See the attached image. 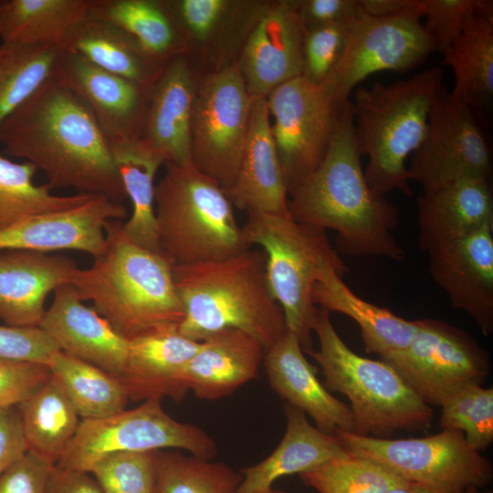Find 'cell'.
<instances>
[{
  "mask_svg": "<svg viewBox=\"0 0 493 493\" xmlns=\"http://www.w3.org/2000/svg\"><path fill=\"white\" fill-rule=\"evenodd\" d=\"M439 426L463 432L477 452L493 442V388L469 385L453 393L442 405Z\"/></svg>",
  "mask_w": 493,
  "mask_h": 493,
  "instance_id": "obj_42",
  "label": "cell"
},
{
  "mask_svg": "<svg viewBox=\"0 0 493 493\" xmlns=\"http://www.w3.org/2000/svg\"><path fill=\"white\" fill-rule=\"evenodd\" d=\"M416 320L409 345L381 360L424 403L441 406L458 390L483 385L490 373V356L468 332L441 320Z\"/></svg>",
  "mask_w": 493,
  "mask_h": 493,
  "instance_id": "obj_12",
  "label": "cell"
},
{
  "mask_svg": "<svg viewBox=\"0 0 493 493\" xmlns=\"http://www.w3.org/2000/svg\"><path fill=\"white\" fill-rule=\"evenodd\" d=\"M200 344L182 334L176 323L157 325L129 339L126 364L119 380L130 400L166 396L181 402L187 393L180 384V375Z\"/></svg>",
  "mask_w": 493,
  "mask_h": 493,
  "instance_id": "obj_23",
  "label": "cell"
},
{
  "mask_svg": "<svg viewBox=\"0 0 493 493\" xmlns=\"http://www.w3.org/2000/svg\"><path fill=\"white\" fill-rule=\"evenodd\" d=\"M60 52L52 46L0 45V126L55 74Z\"/></svg>",
  "mask_w": 493,
  "mask_h": 493,
  "instance_id": "obj_39",
  "label": "cell"
},
{
  "mask_svg": "<svg viewBox=\"0 0 493 493\" xmlns=\"http://www.w3.org/2000/svg\"><path fill=\"white\" fill-rule=\"evenodd\" d=\"M142 86L151 88L165 63L151 56L128 32L88 15L68 34L61 48Z\"/></svg>",
  "mask_w": 493,
  "mask_h": 493,
  "instance_id": "obj_31",
  "label": "cell"
},
{
  "mask_svg": "<svg viewBox=\"0 0 493 493\" xmlns=\"http://www.w3.org/2000/svg\"><path fill=\"white\" fill-rule=\"evenodd\" d=\"M443 56L456 79L452 99L474 112L488 107L493 95V16L477 11Z\"/></svg>",
  "mask_w": 493,
  "mask_h": 493,
  "instance_id": "obj_34",
  "label": "cell"
},
{
  "mask_svg": "<svg viewBox=\"0 0 493 493\" xmlns=\"http://www.w3.org/2000/svg\"><path fill=\"white\" fill-rule=\"evenodd\" d=\"M83 302L72 284L58 288L38 327L64 353L119 379L126 364L128 340Z\"/></svg>",
  "mask_w": 493,
  "mask_h": 493,
  "instance_id": "obj_21",
  "label": "cell"
},
{
  "mask_svg": "<svg viewBox=\"0 0 493 493\" xmlns=\"http://www.w3.org/2000/svg\"><path fill=\"white\" fill-rule=\"evenodd\" d=\"M463 493H492V492L491 491L482 492V491H480L478 488H477L475 487H470V488H467Z\"/></svg>",
  "mask_w": 493,
  "mask_h": 493,
  "instance_id": "obj_54",
  "label": "cell"
},
{
  "mask_svg": "<svg viewBox=\"0 0 493 493\" xmlns=\"http://www.w3.org/2000/svg\"><path fill=\"white\" fill-rule=\"evenodd\" d=\"M5 152L42 171L50 189L106 196L127 194L112 146L96 118L58 77H50L0 126Z\"/></svg>",
  "mask_w": 493,
  "mask_h": 493,
  "instance_id": "obj_1",
  "label": "cell"
},
{
  "mask_svg": "<svg viewBox=\"0 0 493 493\" xmlns=\"http://www.w3.org/2000/svg\"><path fill=\"white\" fill-rule=\"evenodd\" d=\"M50 378L51 372L47 364L0 361V409L18 405Z\"/></svg>",
  "mask_w": 493,
  "mask_h": 493,
  "instance_id": "obj_47",
  "label": "cell"
},
{
  "mask_svg": "<svg viewBox=\"0 0 493 493\" xmlns=\"http://www.w3.org/2000/svg\"><path fill=\"white\" fill-rule=\"evenodd\" d=\"M104 252L89 268H79L72 285L83 301L127 340L157 325L179 324L184 309L173 279V263L163 253L140 246L113 220L105 229Z\"/></svg>",
  "mask_w": 493,
  "mask_h": 493,
  "instance_id": "obj_4",
  "label": "cell"
},
{
  "mask_svg": "<svg viewBox=\"0 0 493 493\" xmlns=\"http://www.w3.org/2000/svg\"><path fill=\"white\" fill-rule=\"evenodd\" d=\"M155 451L111 453L89 472L103 493H156Z\"/></svg>",
  "mask_w": 493,
  "mask_h": 493,
  "instance_id": "obj_43",
  "label": "cell"
},
{
  "mask_svg": "<svg viewBox=\"0 0 493 493\" xmlns=\"http://www.w3.org/2000/svg\"><path fill=\"white\" fill-rule=\"evenodd\" d=\"M198 76L238 62L243 47L270 0H165Z\"/></svg>",
  "mask_w": 493,
  "mask_h": 493,
  "instance_id": "obj_16",
  "label": "cell"
},
{
  "mask_svg": "<svg viewBox=\"0 0 493 493\" xmlns=\"http://www.w3.org/2000/svg\"><path fill=\"white\" fill-rule=\"evenodd\" d=\"M16 407L28 452L57 465L81 422L66 393L51 377Z\"/></svg>",
  "mask_w": 493,
  "mask_h": 493,
  "instance_id": "obj_35",
  "label": "cell"
},
{
  "mask_svg": "<svg viewBox=\"0 0 493 493\" xmlns=\"http://www.w3.org/2000/svg\"><path fill=\"white\" fill-rule=\"evenodd\" d=\"M112 150L127 198L132 206L130 218L122 223V230L140 246L163 253L154 211V178L164 162L139 141Z\"/></svg>",
  "mask_w": 493,
  "mask_h": 493,
  "instance_id": "obj_36",
  "label": "cell"
},
{
  "mask_svg": "<svg viewBox=\"0 0 493 493\" xmlns=\"http://www.w3.org/2000/svg\"><path fill=\"white\" fill-rule=\"evenodd\" d=\"M386 493H430V492L415 484H413L411 482H406L404 484L392 488Z\"/></svg>",
  "mask_w": 493,
  "mask_h": 493,
  "instance_id": "obj_53",
  "label": "cell"
},
{
  "mask_svg": "<svg viewBox=\"0 0 493 493\" xmlns=\"http://www.w3.org/2000/svg\"><path fill=\"white\" fill-rule=\"evenodd\" d=\"M359 8V7H358ZM416 9L391 16H370L360 10L350 26L344 55L325 86L335 100H350L352 89L371 74L404 72L434 52Z\"/></svg>",
  "mask_w": 493,
  "mask_h": 493,
  "instance_id": "obj_15",
  "label": "cell"
},
{
  "mask_svg": "<svg viewBox=\"0 0 493 493\" xmlns=\"http://www.w3.org/2000/svg\"><path fill=\"white\" fill-rule=\"evenodd\" d=\"M254 100L237 63L199 76L191 115V163L223 189L236 178Z\"/></svg>",
  "mask_w": 493,
  "mask_h": 493,
  "instance_id": "obj_11",
  "label": "cell"
},
{
  "mask_svg": "<svg viewBox=\"0 0 493 493\" xmlns=\"http://www.w3.org/2000/svg\"><path fill=\"white\" fill-rule=\"evenodd\" d=\"M361 156L350 100L321 163L290 194L289 214L297 222L334 230L345 255L401 261L405 251L393 235L398 210L371 188Z\"/></svg>",
  "mask_w": 493,
  "mask_h": 493,
  "instance_id": "obj_2",
  "label": "cell"
},
{
  "mask_svg": "<svg viewBox=\"0 0 493 493\" xmlns=\"http://www.w3.org/2000/svg\"><path fill=\"white\" fill-rule=\"evenodd\" d=\"M89 15L131 35L163 63L186 54L184 36L165 0H87Z\"/></svg>",
  "mask_w": 493,
  "mask_h": 493,
  "instance_id": "obj_33",
  "label": "cell"
},
{
  "mask_svg": "<svg viewBox=\"0 0 493 493\" xmlns=\"http://www.w3.org/2000/svg\"><path fill=\"white\" fill-rule=\"evenodd\" d=\"M351 24L329 25L304 32L303 78L317 85L328 83L344 55Z\"/></svg>",
  "mask_w": 493,
  "mask_h": 493,
  "instance_id": "obj_44",
  "label": "cell"
},
{
  "mask_svg": "<svg viewBox=\"0 0 493 493\" xmlns=\"http://www.w3.org/2000/svg\"><path fill=\"white\" fill-rule=\"evenodd\" d=\"M493 225L488 180L467 178L423 192L417 198L418 246L427 253Z\"/></svg>",
  "mask_w": 493,
  "mask_h": 493,
  "instance_id": "obj_28",
  "label": "cell"
},
{
  "mask_svg": "<svg viewBox=\"0 0 493 493\" xmlns=\"http://www.w3.org/2000/svg\"><path fill=\"white\" fill-rule=\"evenodd\" d=\"M299 477L319 493H386L408 482L392 468L346 450Z\"/></svg>",
  "mask_w": 493,
  "mask_h": 493,
  "instance_id": "obj_41",
  "label": "cell"
},
{
  "mask_svg": "<svg viewBox=\"0 0 493 493\" xmlns=\"http://www.w3.org/2000/svg\"><path fill=\"white\" fill-rule=\"evenodd\" d=\"M161 401L149 399L108 417L81 420L57 465L89 472L95 462L111 453L162 449L184 450L212 460L217 454L215 441L197 425L173 418Z\"/></svg>",
  "mask_w": 493,
  "mask_h": 493,
  "instance_id": "obj_10",
  "label": "cell"
},
{
  "mask_svg": "<svg viewBox=\"0 0 493 493\" xmlns=\"http://www.w3.org/2000/svg\"><path fill=\"white\" fill-rule=\"evenodd\" d=\"M265 493H286V492L271 488V489H269L268 491H267Z\"/></svg>",
  "mask_w": 493,
  "mask_h": 493,
  "instance_id": "obj_55",
  "label": "cell"
},
{
  "mask_svg": "<svg viewBox=\"0 0 493 493\" xmlns=\"http://www.w3.org/2000/svg\"><path fill=\"white\" fill-rule=\"evenodd\" d=\"M266 253L250 247L212 261L173 265V279L184 309L179 330L202 341L225 330H240L265 351L287 331L280 306L267 286Z\"/></svg>",
  "mask_w": 493,
  "mask_h": 493,
  "instance_id": "obj_3",
  "label": "cell"
},
{
  "mask_svg": "<svg viewBox=\"0 0 493 493\" xmlns=\"http://www.w3.org/2000/svg\"><path fill=\"white\" fill-rule=\"evenodd\" d=\"M154 186L162 251L174 265L218 260L250 246L224 189L191 163L165 164Z\"/></svg>",
  "mask_w": 493,
  "mask_h": 493,
  "instance_id": "obj_8",
  "label": "cell"
},
{
  "mask_svg": "<svg viewBox=\"0 0 493 493\" xmlns=\"http://www.w3.org/2000/svg\"><path fill=\"white\" fill-rule=\"evenodd\" d=\"M56 74L88 106L112 148L140 140L151 88L64 50Z\"/></svg>",
  "mask_w": 493,
  "mask_h": 493,
  "instance_id": "obj_17",
  "label": "cell"
},
{
  "mask_svg": "<svg viewBox=\"0 0 493 493\" xmlns=\"http://www.w3.org/2000/svg\"><path fill=\"white\" fill-rule=\"evenodd\" d=\"M313 331L319 350L308 352L320 366L323 385L345 395L353 416L352 433L391 438L398 431H427L434 410L388 363L355 353L340 337L330 312L318 309Z\"/></svg>",
  "mask_w": 493,
  "mask_h": 493,
  "instance_id": "obj_6",
  "label": "cell"
},
{
  "mask_svg": "<svg viewBox=\"0 0 493 493\" xmlns=\"http://www.w3.org/2000/svg\"><path fill=\"white\" fill-rule=\"evenodd\" d=\"M241 227L247 246H259L266 253L267 286L284 313L288 330L304 352L313 351L311 333L318 312L313 288L329 268L343 277L347 265L326 230L297 222L291 215L248 212Z\"/></svg>",
  "mask_w": 493,
  "mask_h": 493,
  "instance_id": "obj_7",
  "label": "cell"
},
{
  "mask_svg": "<svg viewBox=\"0 0 493 493\" xmlns=\"http://www.w3.org/2000/svg\"><path fill=\"white\" fill-rule=\"evenodd\" d=\"M425 32L434 50L444 53L477 13L478 0H420Z\"/></svg>",
  "mask_w": 493,
  "mask_h": 493,
  "instance_id": "obj_45",
  "label": "cell"
},
{
  "mask_svg": "<svg viewBox=\"0 0 493 493\" xmlns=\"http://www.w3.org/2000/svg\"><path fill=\"white\" fill-rule=\"evenodd\" d=\"M287 428L277 448L259 463L241 470L243 480L236 493H265L279 477L300 474L345 452L336 435L312 425L307 414L284 404Z\"/></svg>",
  "mask_w": 493,
  "mask_h": 493,
  "instance_id": "obj_29",
  "label": "cell"
},
{
  "mask_svg": "<svg viewBox=\"0 0 493 493\" xmlns=\"http://www.w3.org/2000/svg\"><path fill=\"white\" fill-rule=\"evenodd\" d=\"M89 15L87 0H0L2 43L61 48Z\"/></svg>",
  "mask_w": 493,
  "mask_h": 493,
  "instance_id": "obj_32",
  "label": "cell"
},
{
  "mask_svg": "<svg viewBox=\"0 0 493 493\" xmlns=\"http://www.w3.org/2000/svg\"><path fill=\"white\" fill-rule=\"evenodd\" d=\"M264 354L260 342L240 330L216 331L201 341L180 375V384L199 399L224 398L257 376Z\"/></svg>",
  "mask_w": 493,
  "mask_h": 493,
  "instance_id": "obj_27",
  "label": "cell"
},
{
  "mask_svg": "<svg viewBox=\"0 0 493 493\" xmlns=\"http://www.w3.org/2000/svg\"><path fill=\"white\" fill-rule=\"evenodd\" d=\"M349 100L338 101L325 86L302 76L282 84L267 96L272 135L288 195L321 163Z\"/></svg>",
  "mask_w": 493,
  "mask_h": 493,
  "instance_id": "obj_13",
  "label": "cell"
},
{
  "mask_svg": "<svg viewBox=\"0 0 493 493\" xmlns=\"http://www.w3.org/2000/svg\"><path fill=\"white\" fill-rule=\"evenodd\" d=\"M79 268L73 258L30 250L0 252V320L8 326L38 327L46 299L71 284Z\"/></svg>",
  "mask_w": 493,
  "mask_h": 493,
  "instance_id": "obj_24",
  "label": "cell"
},
{
  "mask_svg": "<svg viewBox=\"0 0 493 493\" xmlns=\"http://www.w3.org/2000/svg\"><path fill=\"white\" fill-rule=\"evenodd\" d=\"M335 435L347 452L381 463L430 493H463L470 487L484 488L492 479L491 463L468 446L459 430L402 439L346 431Z\"/></svg>",
  "mask_w": 493,
  "mask_h": 493,
  "instance_id": "obj_9",
  "label": "cell"
},
{
  "mask_svg": "<svg viewBox=\"0 0 493 493\" xmlns=\"http://www.w3.org/2000/svg\"><path fill=\"white\" fill-rule=\"evenodd\" d=\"M127 213L123 204L92 195L76 206L37 215L0 231V252L77 250L95 258L106 248L108 223L125 218Z\"/></svg>",
  "mask_w": 493,
  "mask_h": 493,
  "instance_id": "obj_18",
  "label": "cell"
},
{
  "mask_svg": "<svg viewBox=\"0 0 493 493\" xmlns=\"http://www.w3.org/2000/svg\"><path fill=\"white\" fill-rule=\"evenodd\" d=\"M27 451L17 407L0 409V476Z\"/></svg>",
  "mask_w": 493,
  "mask_h": 493,
  "instance_id": "obj_50",
  "label": "cell"
},
{
  "mask_svg": "<svg viewBox=\"0 0 493 493\" xmlns=\"http://www.w3.org/2000/svg\"><path fill=\"white\" fill-rule=\"evenodd\" d=\"M429 272L453 308L493 332V225L428 252Z\"/></svg>",
  "mask_w": 493,
  "mask_h": 493,
  "instance_id": "obj_19",
  "label": "cell"
},
{
  "mask_svg": "<svg viewBox=\"0 0 493 493\" xmlns=\"http://www.w3.org/2000/svg\"><path fill=\"white\" fill-rule=\"evenodd\" d=\"M199 76L185 55L170 60L150 89L139 142L164 165L191 163L190 125Z\"/></svg>",
  "mask_w": 493,
  "mask_h": 493,
  "instance_id": "obj_22",
  "label": "cell"
},
{
  "mask_svg": "<svg viewBox=\"0 0 493 493\" xmlns=\"http://www.w3.org/2000/svg\"><path fill=\"white\" fill-rule=\"evenodd\" d=\"M263 365L271 388L284 401L309 415L316 427L331 435L353 431L349 405L334 397L317 377V368L305 357L288 330L265 351Z\"/></svg>",
  "mask_w": 493,
  "mask_h": 493,
  "instance_id": "obj_25",
  "label": "cell"
},
{
  "mask_svg": "<svg viewBox=\"0 0 493 493\" xmlns=\"http://www.w3.org/2000/svg\"><path fill=\"white\" fill-rule=\"evenodd\" d=\"M442 71L432 68L385 85L359 87L351 100L355 143L368 157L366 180L377 194L397 190L413 195L406 159L423 142Z\"/></svg>",
  "mask_w": 493,
  "mask_h": 493,
  "instance_id": "obj_5",
  "label": "cell"
},
{
  "mask_svg": "<svg viewBox=\"0 0 493 493\" xmlns=\"http://www.w3.org/2000/svg\"><path fill=\"white\" fill-rule=\"evenodd\" d=\"M46 493H103L89 472L54 465L50 470Z\"/></svg>",
  "mask_w": 493,
  "mask_h": 493,
  "instance_id": "obj_51",
  "label": "cell"
},
{
  "mask_svg": "<svg viewBox=\"0 0 493 493\" xmlns=\"http://www.w3.org/2000/svg\"><path fill=\"white\" fill-rule=\"evenodd\" d=\"M37 172L32 163H16L0 153V231L37 215L76 206L92 196L55 194L47 184H35Z\"/></svg>",
  "mask_w": 493,
  "mask_h": 493,
  "instance_id": "obj_38",
  "label": "cell"
},
{
  "mask_svg": "<svg viewBox=\"0 0 493 493\" xmlns=\"http://www.w3.org/2000/svg\"><path fill=\"white\" fill-rule=\"evenodd\" d=\"M51 377L66 393L81 420L100 419L126 409L122 383L89 362L58 351L48 364Z\"/></svg>",
  "mask_w": 493,
  "mask_h": 493,
  "instance_id": "obj_37",
  "label": "cell"
},
{
  "mask_svg": "<svg viewBox=\"0 0 493 493\" xmlns=\"http://www.w3.org/2000/svg\"><path fill=\"white\" fill-rule=\"evenodd\" d=\"M224 192L246 213L290 215L288 188L272 135L267 99H255L240 167Z\"/></svg>",
  "mask_w": 493,
  "mask_h": 493,
  "instance_id": "obj_26",
  "label": "cell"
},
{
  "mask_svg": "<svg viewBox=\"0 0 493 493\" xmlns=\"http://www.w3.org/2000/svg\"><path fill=\"white\" fill-rule=\"evenodd\" d=\"M53 466L27 451L0 476V493H46Z\"/></svg>",
  "mask_w": 493,
  "mask_h": 493,
  "instance_id": "obj_48",
  "label": "cell"
},
{
  "mask_svg": "<svg viewBox=\"0 0 493 493\" xmlns=\"http://www.w3.org/2000/svg\"><path fill=\"white\" fill-rule=\"evenodd\" d=\"M312 301L329 312L353 320L360 328L365 351L378 354L381 359L405 349L417 329L416 320H405L361 299L334 268L327 269L315 284Z\"/></svg>",
  "mask_w": 493,
  "mask_h": 493,
  "instance_id": "obj_30",
  "label": "cell"
},
{
  "mask_svg": "<svg viewBox=\"0 0 493 493\" xmlns=\"http://www.w3.org/2000/svg\"><path fill=\"white\" fill-rule=\"evenodd\" d=\"M407 173L423 192L461 179L489 180V151L474 111L452 99L442 83L434 94L425 138L412 154Z\"/></svg>",
  "mask_w": 493,
  "mask_h": 493,
  "instance_id": "obj_14",
  "label": "cell"
},
{
  "mask_svg": "<svg viewBox=\"0 0 493 493\" xmlns=\"http://www.w3.org/2000/svg\"><path fill=\"white\" fill-rule=\"evenodd\" d=\"M303 37L294 0H270L237 62L253 99H267L282 84L301 76Z\"/></svg>",
  "mask_w": 493,
  "mask_h": 493,
  "instance_id": "obj_20",
  "label": "cell"
},
{
  "mask_svg": "<svg viewBox=\"0 0 493 493\" xmlns=\"http://www.w3.org/2000/svg\"><path fill=\"white\" fill-rule=\"evenodd\" d=\"M294 4L304 32L351 23L359 11L358 0H294Z\"/></svg>",
  "mask_w": 493,
  "mask_h": 493,
  "instance_id": "obj_49",
  "label": "cell"
},
{
  "mask_svg": "<svg viewBox=\"0 0 493 493\" xmlns=\"http://www.w3.org/2000/svg\"><path fill=\"white\" fill-rule=\"evenodd\" d=\"M419 0H358L359 10L370 16H391L418 8Z\"/></svg>",
  "mask_w": 493,
  "mask_h": 493,
  "instance_id": "obj_52",
  "label": "cell"
},
{
  "mask_svg": "<svg viewBox=\"0 0 493 493\" xmlns=\"http://www.w3.org/2000/svg\"><path fill=\"white\" fill-rule=\"evenodd\" d=\"M58 351L57 343L39 327L0 325V361L48 365Z\"/></svg>",
  "mask_w": 493,
  "mask_h": 493,
  "instance_id": "obj_46",
  "label": "cell"
},
{
  "mask_svg": "<svg viewBox=\"0 0 493 493\" xmlns=\"http://www.w3.org/2000/svg\"><path fill=\"white\" fill-rule=\"evenodd\" d=\"M156 493H236L241 473L175 449L155 451Z\"/></svg>",
  "mask_w": 493,
  "mask_h": 493,
  "instance_id": "obj_40",
  "label": "cell"
}]
</instances>
